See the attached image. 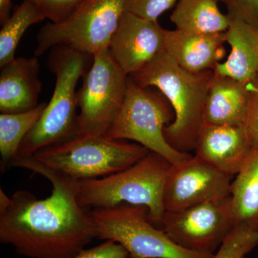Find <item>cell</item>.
Masks as SVG:
<instances>
[{"mask_svg":"<svg viewBox=\"0 0 258 258\" xmlns=\"http://www.w3.org/2000/svg\"><path fill=\"white\" fill-rule=\"evenodd\" d=\"M11 166L46 178L52 194L37 198L26 190L12 197L0 189V242L28 258H73L97 238L89 212L78 203L79 180L40 164L33 157L17 158Z\"/></svg>","mask_w":258,"mask_h":258,"instance_id":"6da1fadb","label":"cell"},{"mask_svg":"<svg viewBox=\"0 0 258 258\" xmlns=\"http://www.w3.org/2000/svg\"><path fill=\"white\" fill-rule=\"evenodd\" d=\"M214 74V71L189 72L163 51L143 70L129 76L141 86L157 88L170 103L175 118L164 128V137L179 152L195 151Z\"/></svg>","mask_w":258,"mask_h":258,"instance_id":"7a4b0ae2","label":"cell"},{"mask_svg":"<svg viewBox=\"0 0 258 258\" xmlns=\"http://www.w3.org/2000/svg\"><path fill=\"white\" fill-rule=\"evenodd\" d=\"M50 50L47 66L55 75V88L38 123L22 142L18 158L32 157L40 149L79 135L76 88L91 67L93 56L64 45Z\"/></svg>","mask_w":258,"mask_h":258,"instance_id":"3957f363","label":"cell"},{"mask_svg":"<svg viewBox=\"0 0 258 258\" xmlns=\"http://www.w3.org/2000/svg\"><path fill=\"white\" fill-rule=\"evenodd\" d=\"M171 166L165 158L149 152L124 170L98 179L79 180L78 203L84 209L142 205L148 208L149 220L158 227L165 213L163 194Z\"/></svg>","mask_w":258,"mask_h":258,"instance_id":"277c9868","label":"cell"},{"mask_svg":"<svg viewBox=\"0 0 258 258\" xmlns=\"http://www.w3.org/2000/svg\"><path fill=\"white\" fill-rule=\"evenodd\" d=\"M149 151L143 146L107 136H76L44 148L32 157L76 180L98 179L128 169Z\"/></svg>","mask_w":258,"mask_h":258,"instance_id":"5b68a950","label":"cell"},{"mask_svg":"<svg viewBox=\"0 0 258 258\" xmlns=\"http://www.w3.org/2000/svg\"><path fill=\"white\" fill-rule=\"evenodd\" d=\"M174 118L172 106L159 90L141 86L128 76L123 106L106 136L132 141L177 165L192 155L176 150L164 137V128Z\"/></svg>","mask_w":258,"mask_h":258,"instance_id":"8992f818","label":"cell"},{"mask_svg":"<svg viewBox=\"0 0 258 258\" xmlns=\"http://www.w3.org/2000/svg\"><path fill=\"white\" fill-rule=\"evenodd\" d=\"M97 238L123 246L131 258H212L214 254L185 249L149 220L142 205L121 204L113 208L89 212Z\"/></svg>","mask_w":258,"mask_h":258,"instance_id":"52a82bcc","label":"cell"},{"mask_svg":"<svg viewBox=\"0 0 258 258\" xmlns=\"http://www.w3.org/2000/svg\"><path fill=\"white\" fill-rule=\"evenodd\" d=\"M125 0H84L66 20L44 25L37 35L35 55L57 45L94 56L108 50L125 12Z\"/></svg>","mask_w":258,"mask_h":258,"instance_id":"ba28073f","label":"cell"},{"mask_svg":"<svg viewBox=\"0 0 258 258\" xmlns=\"http://www.w3.org/2000/svg\"><path fill=\"white\" fill-rule=\"evenodd\" d=\"M128 81L109 50L93 56L77 92L78 136L106 135L123 106Z\"/></svg>","mask_w":258,"mask_h":258,"instance_id":"9c48e42d","label":"cell"},{"mask_svg":"<svg viewBox=\"0 0 258 258\" xmlns=\"http://www.w3.org/2000/svg\"><path fill=\"white\" fill-rule=\"evenodd\" d=\"M235 227L230 196L165 212L159 228L185 249L215 253Z\"/></svg>","mask_w":258,"mask_h":258,"instance_id":"30bf717a","label":"cell"},{"mask_svg":"<svg viewBox=\"0 0 258 258\" xmlns=\"http://www.w3.org/2000/svg\"><path fill=\"white\" fill-rule=\"evenodd\" d=\"M233 177L192 156L171 164L163 194L165 212L179 211L230 196Z\"/></svg>","mask_w":258,"mask_h":258,"instance_id":"8fae6325","label":"cell"},{"mask_svg":"<svg viewBox=\"0 0 258 258\" xmlns=\"http://www.w3.org/2000/svg\"><path fill=\"white\" fill-rule=\"evenodd\" d=\"M164 30L158 21L125 11L110 42V53L126 76L137 74L164 51Z\"/></svg>","mask_w":258,"mask_h":258,"instance_id":"7c38bea8","label":"cell"},{"mask_svg":"<svg viewBox=\"0 0 258 258\" xmlns=\"http://www.w3.org/2000/svg\"><path fill=\"white\" fill-rule=\"evenodd\" d=\"M252 149L243 125L204 123L197 139L194 156L234 177L242 169Z\"/></svg>","mask_w":258,"mask_h":258,"instance_id":"4fadbf2b","label":"cell"},{"mask_svg":"<svg viewBox=\"0 0 258 258\" xmlns=\"http://www.w3.org/2000/svg\"><path fill=\"white\" fill-rule=\"evenodd\" d=\"M225 32L164 30V51L181 69L194 74L214 71L225 57Z\"/></svg>","mask_w":258,"mask_h":258,"instance_id":"5bb4252c","label":"cell"},{"mask_svg":"<svg viewBox=\"0 0 258 258\" xmlns=\"http://www.w3.org/2000/svg\"><path fill=\"white\" fill-rule=\"evenodd\" d=\"M0 112L20 113L38 106L42 83L38 57H20L0 67Z\"/></svg>","mask_w":258,"mask_h":258,"instance_id":"9a60e30c","label":"cell"},{"mask_svg":"<svg viewBox=\"0 0 258 258\" xmlns=\"http://www.w3.org/2000/svg\"><path fill=\"white\" fill-rule=\"evenodd\" d=\"M250 98L247 84L215 73L204 106V123L243 124Z\"/></svg>","mask_w":258,"mask_h":258,"instance_id":"2e32d148","label":"cell"},{"mask_svg":"<svg viewBox=\"0 0 258 258\" xmlns=\"http://www.w3.org/2000/svg\"><path fill=\"white\" fill-rule=\"evenodd\" d=\"M230 19V26L225 32L230 53L214 72L248 85L253 82L258 71V27Z\"/></svg>","mask_w":258,"mask_h":258,"instance_id":"e0dca14e","label":"cell"},{"mask_svg":"<svg viewBox=\"0 0 258 258\" xmlns=\"http://www.w3.org/2000/svg\"><path fill=\"white\" fill-rule=\"evenodd\" d=\"M230 188L232 213L236 225L258 230V149L252 148Z\"/></svg>","mask_w":258,"mask_h":258,"instance_id":"ac0fdd59","label":"cell"},{"mask_svg":"<svg viewBox=\"0 0 258 258\" xmlns=\"http://www.w3.org/2000/svg\"><path fill=\"white\" fill-rule=\"evenodd\" d=\"M218 0H179L171 13L176 30L200 34L225 32L231 19L223 14Z\"/></svg>","mask_w":258,"mask_h":258,"instance_id":"d6986e66","label":"cell"},{"mask_svg":"<svg viewBox=\"0 0 258 258\" xmlns=\"http://www.w3.org/2000/svg\"><path fill=\"white\" fill-rule=\"evenodd\" d=\"M47 103L42 102L29 111L0 114V154L1 172L18 158L24 139L38 123Z\"/></svg>","mask_w":258,"mask_h":258,"instance_id":"ffe728a7","label":"cell"},{"mask_svg":"<svg viewBox=\"0 0 258 258\" xmlns=\"http://www.w3.org/2000/svg\"><path fill=\"white\" fill-rule=\"evenodd\" d=\"M33 4L24 0L10 18L3 24L0 31V67L15 59V51L25 32L32 25L45 20Z\"/></svg>","mask_w":258,"mask_h":258,"instance_id":"44dd1931","label":"cell"},{"mask_svg":"<svg viewBox=\"0 0 258 258\" xmlns=\"http://www.w3.org/2000/svg\"><path fill=\"white\" fill-rule=\"evenodd\" d=\"M258 245V230L236 225L212 258H243Z\"/></svg>","mask_w":258,"mask_h":258,"instance_id":"7402d4cb","label":"cell"},{"mask_svg":"<svg viewBox=\"0 0 258 258\" xmlns=\"http://www.w3.org/2000/svg\"><path fill=\"white\" fill-rule=\"evenodd\" d=\"M52 23L66 20L84 0H28Z\"/></svg>","mask_w":258,"mask_h":258,"instance_id":"603a6c76","label":"cell"},{"mask_svg":"<svg viewBox=\"0 0 258 258\" xmlns=\"http://www.w3.org/2000/svg\"><path fill=\"white\" fill-rule=\"evenodd\" d=\"M179 0H125V11L146 19L158 21L163 13L171 9Z\"/></svg>","mask_w":258,"mask_h":258,"instance_id":"cb8c5ba5","label":"cell"},{"mask_svg":"<svg viewBox=\"0 0 258 258\" xmlns=\"http://www.w3.org/2000/svg\"><path fill=\"white\" fill-rule=\"evenodd\" d=\"M227 8V15L258 27V0H218Z\"/></svg>","mask_w":258,"mask_h":258,"instance_id":"d4e9b609","label":"cell"},{"mask_svg":"<svg viewBox=\"0 0 258 258\" xmlns=\"http://www.w3.org/2000/svg\"><path fill=\"white\" fill-rule=\"evenodd\" d=\"M73 258H131L126 249L111 240H105L96 247L83 249Z\"/></svg>","mask_w":258,"mask_h":258,"instance_id":"484cf974","label":"cell"},{"mask_svg":"<svg viewBox=\"0 0 258 258\" xmlns=\"http://www.w3.org/2000/svg\"><path fill=\"white\" fill-rule=\"evenodd\" d=\"M251 91L250 101L242 125L252 147L258 149V91Z\"/></svg>","mask_w":258,"mask_h":258,"instance_id":"4316f807","label":"cell"},{"mask_svg":"<svg viewBox=\"0 0 258 258\" xmlns=\"http://www.w3.org/2000/svg\"><path fill=\"white\" fill-rule=\"evenodd\" d=\"M12 8L11 0H0V22L5 23L10 17Z\"/></svg>","mask_w":258,"mask_h":258,"instance_id":"83f0119b","label":"cell"},{"mask_svg":"<svg viewBox=\"0 0 258 258\" xmlns=\"http://www.w3.org/2000/svg\"><path fill=\"white\" fill-rule=\"evenodd\" d=\"M247 88L249 90H252V91H258V71L257 76H256L255 79H254L253 82L249 83L247 85Z\"/></svg>","mask_w":258,"mask_h":258,"instance_id":"f1b7e54d","label":"cell"},{"mask_svg":"<svg viewBox=\"0 0 258 258\" xmlns=\"http://www.w3.org/2000/svg\"><path fill=\"white\" fill-rule=\"evenodd\" d=\"M243 258H245V257H243Z\"/></svg>","mask_w":258,"mask_h":258,"instance_id":"f546056e","label":"cell"}]
</instances>
